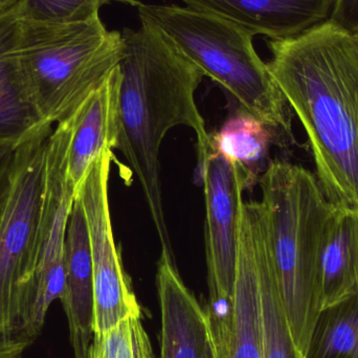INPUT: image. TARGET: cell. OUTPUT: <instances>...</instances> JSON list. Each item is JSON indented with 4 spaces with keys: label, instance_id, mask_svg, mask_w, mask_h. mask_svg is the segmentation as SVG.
<instances>
[{
    "label": "cell",
    "instance_id": "cell-13",
    "mask_svg": "<svg viewBox=\"0 0 358 358\" xmlns=\"http://www.w3.org/2000/svg\"><path fill=\"white\" fill-rule=\"evenodd\" d=\"M64 266V294L60 301L69 322L73 357L88 358L94 336V275L87 221L78 197L67 224Z\"/></svg>",
    "mask_w": 358,
    "mask_h": 358
},
{
    "label": "cell",
    "instance_id": "cell-11",
    "mask_svg": "<svg viewBox=\"0 0 358 358\" xmlns=\"http://www.w3.org/2000/svg\"><path fill=\"white\" fill-rule=\"evenodd\" d=\"M157 288L161 358H215L206 309L183 283L176 263L161 258Z\"/></svg>",
    "mask_w": 358,
    "mask_h": 358
},
{
    "label": "cell",
    "instance_id": "cell-15",
    "mask_svg": "<svg viewBox=\"0 0 358 358\" xmlns=\"http://www.w3.org/2000/svg\"><path fill=\"white\" fill-rule=\"evenodd\" d=\"M358 292V210L334 208L317 266L315 309L340 304Z\"/></svg>",
    "mask_w": 358,
    "mask_h": 358
},
{
    "label": "cell",
    "instance_id": "cell-16",
    "mask_svg": "<svg viewBox=\"0 0 358 358\" xmlns=\"http://www.w3.org/2000/svg\"><path fill=\"white\" fill-rule=\"evenodd\" d=\"M260 286L263 358H305L290 332L271 259L262 204L246 201Z\"/></svg>",
    "mask_w": 358,
    "mask_h": 358
},
{
    "label": "cell",
    "instance_id": "cell-8",
    "mask_svg": "<svg viewBox=\"0 0 358 358\" xmlns=\"http://www.w3.org/2000/svg\"><path fill=\"white\" fill-rule=\"evenodd\" d=\"M73 115L57 124L48 140L45 185L39 225V258L36 273L31 327L39 336L48 309L64 294V250L67 224L76 198L69 178V155L73 136Z\"/></svg>",
    "mask_w": 358,
    "mask_h": 358
},
{
    "label": "cell",
    "instance_id": "cell-6",
    "mask_svg": "<svg viewBox=\"0 0 358 358\" xmlns=\"http://www.w3.org/2000/svg\"><path fill=\"white\" fill-rule=\"evenodd\" d=\"M52 126L40 122L15 146L12 187L0 225V358H23L37 340L31 315Z\"/></svg>",
    "mask_w": 358,
    "mask_h": 358
},
{
    "label": "cell",
    "instance_id": "cell-14",
    "mask_svg": "<svg viewBox=\"0 0 358 358\" xmlns=\"http://www.w3.org/2000/svg\"><path fill=\"white\" fill-rule=\"evenodd\" d=\"M119 65L73 113L69 173L76 193L94 162L106 150L117 149L120 136Z\"/></svg>",
    "mask_w": 358,
    "mask_h": 358
},
{
    "label": "cell",
    "instance_id": "cell-25",
    "mask_svg": "<svg viewBox=\"0 0 358 358\" xmlns=\"http://www.w3.org/2000/svg\"><path fill=\"white\" fill-rule=\"evenodd\" d=\"M128 1H129V6H134V8H138L143 3L141 0H128Z\"/></svg>",
    "mask_w": 358,
    "mask_h": 358
},
{
    "label": "cell",
    "instance_id": "cell-10",
    "mask_svg": "<svg viewBox=\"0 0 358 358\" xmlns=\"http://www.w3.org/2000/svg\"><path fill=\"white\" fill-rule=\"evenodd\" d=\"M215 358H263L260 286L252 225L242 203L233 299L206 307Z\"/></svg>",
    "mask_w": 358,
    "mask_h": 358
},
{
    "label": "cell",
    "instance_id": "cell-26",
    "mask_svg": "<svg viewBox=\"0 0 358 358\" xmlns=\"http://www.w3.org/2000/svg\"><path fill=\"white\" fill-rule=\"evenodd\" d=\"M353 41H355V48H357V50L358 52V35H352Z\"/></svg>",
    "mask_w": 358,
    "mask_h": 358
},
{
    "label": "cell",
    "instance_id": "cell-19",
    "mask_svg": "<svg viewBox=\"0 0 358 358\" xmlns=\"http://www.w3.org/2000/svg\"><path fill=\"white\" fill-rule=\"evenodd\" d=\"M6 41V19L0 17V141L17 143L41 121L21 94L4 60Z\"/></svg>",
    "mask_w": 358,
    "mask_h": 358
},
{
    "label": "cell",
    "instance_id": "cell-2",
    "mask_svg": "<svg viewBox=\"0 0 358 358\" xmlns=\"http://www.w3.org/2000/svg\"><path fill=\"white\" fill-rule=\"evenodd\" d=\"M122 37L117 149L142 185L161 242V258L176 263L164 210L159 149L170 130L185 126L197 136L198 164L208 155L210 134L195 100L204 75L155 27L141 23L138 29H124Z\"/></svg>",
    "mask_w": 358,
    "mask_h": 358
},
{
    "label": "cell",
    "instance_id": "cell-4",
    "mask_svg": "<svg viewBox=\"0 0 358 358\" xmlns=\"http://www.w3.org/2000/svg\"><path fill=\"white\" fill-rule=\"evenodd\" d=\"M259 182L282 305L294 343L305 357L317 317L320 252L334 208L317 178L301 166L271 162Z\"/></svg>",
    "mask_w": 358,
    "mask_h": 358
},
{
    "label": "cell",
    "instance_id": "cell-21",
    "mask_svg": "<svg viewBox=\"0 0 358 358\" xmlns=\"http://www.w3.org/2000/svg\"><path fill=\"white\" fill-rule=\"evenodd\" d=\"M109 2L129 4L128 0H21L6 16L50 22H84L100 17L101 6Z\"/></svg>",
    "mask_w": 358,
    "mask_h": 358
},
{
    "label": "cell",
    "instance_id": "cell-3",
    "mask_svg": "<svg viewBox=\"0 0 358 358\" xmlns=\"http://www.w3.org/2000/svg\"><path fill=\"white\" fill-rule=\"evenodd\" d=\"M4 18V60L41 122L66 121L121 60L122 31L107 29L100 17L71 23Z\"/></svg>",
    "mask_w": 358,
    "mask_h": 358
},
{
    "label": "cell",
    "instance_id": "cell-7",
    "mask_svg": "<svg viewBox=\"0 0 358 358\" xmlns=\"http://www.w3.org/2000/svg\"><path fill=\"white\" fill-rule=\"evenodd\" d=\"M113 153L106 150L94 162L76 197L87 221L94 275V334H102L134 315H142L113 236L108 182Z\"/></svg>",
    "mask_w": 358,
    "mask_h": 358
},
{
    "label": "cell",
    "instance_id": "cell-18",
    "mask_svg": "<svg viewBox=\"0 0 358 358\" xmlns=\"http://www.w3.org/2000/svg\"><path fill=\"white\" fill-rule=\"evenodd\" d=\"M305 358H358V292L317 315Z\"/></svg>",
    "mask_w": 358,
    "mask_h": 358
},
{
    "label": "cell",
    "instance_id": "cell-24",
    "mask_svg": "<svg viewBox=\"0 0 358 358\" xmlns=\"http://www.w3.org/2000/svg\"><path fill=\"white\" fill-rule=\"evenodd\" d=\"M21 0H0V17L10 14Z\"/></svg>",
    "mask_w": 358,
    "mask_h": 358
},
{
    "label": "cell",
    "instance_id": "cell-5",
    "mask_svg": "<svg viewBox=\"0 0 358 358\" xmlns=\"http://www.w3.org/2000/svg\"><path fill=\"white\" fill-rule=\"evenodd\" d=\"M141 23L167 36L204 76L224 88L240 105L273 132L292 138V115L258 52L254 34L210 13L178 4L138 6Z\"/></svg>",
    "mask_w": 358,
    "mask_h": 358
},
{
    "label": "cell",
    "instance_id": "cell-1",
    "mask_svg": "<svg viewBox=\"0 0 358 358\" xmlns=\"http://www.w3.org/2000/svg\"><path fill=\"white\" fill-rule=\"evenodd\" d=\"M266 63L304 127L317 179L334 208L358 210V52L331 19L268 42Z\"/></svg>",
    "mask_w": 358,
    "mask_h": 358
},
{
    "label": "cell",
    "instance_id": "cell-12",
    "mask_svg": "<svg viewBox=\"0 0 358 358\" xmlns=\"http://www.w3.org/2000/svg\"><path fill=\"white\" fill-rule=\"evenodd\" d=\"M185 6L227 19L255 36L288 39L329 19L334 0H182Z\"/></svg>",
    "mask_w": 358,
    "mask_h": 358
},
{
    "label": "cell",
    "instance_id": "cell-20",
    "mask_svg": "<svg viewBox=\"0 0 358 358\" xmlns=\"http://www.w3.org/2000/svg\"><path fill=\"white\" fill-rule=\"evenodd\" d=\"M88 358H157L142 315L120 322L102 334H94Z\"/></svg>",
    "mask_w": 358,
    "mask_h": 358
},
{
    "label": "cell",
    "instance_id": "cell-9",
    "mask_svg": "<svg viewBox=\"0 0 358 358\" xmlns=\"http://www.w3.org/2000/svg\"><path fill=\"white\" fill-rule=\"evenodd\" d=\"M206 198L208 305L231 302L235 286L242 193L248 189L241 167L213 150L198 164Z\"/></svg>",
    "mask_w": 358,
    "mask_h": 358
},
{
    "label": "cell",
    "instance_id": "cell-17",
    "mask_svg": "<svg viewBox=\"0 0 358 358\" xmlns=\"http://www.w3.org/2000/svg\"><path fill=\"white\" fill-rule=\"evenodd\" d=\"M273 138L271 128L240 108L218 131L210 134V149L241 167L252 187L268 166L266 161Z\"/></svg>",
    "mask_w": 358,
    "mask_h": 358
},
{
    "label": "cell",
    "instance_id": "cell-22",
    "mask_svg": "<svg viewBox=\"0 0 358 358\" xmlns=\"http://www.w3.org/2000/svg\"><path fill=\"white\" fill-rule=\"evenodd\" d=\"M15 146L16 143L0 141V225L12 187Z\"/></svg>",
    "mask_w": 358,
    "mask_h": 358
},
{
    "label": "cell",
    "instance_id": "cell-23",
    "mask_svg": "<svg viewBox=\"0 0 358 358\" xmlns=\"http://www.w3.org/2000/svg\"><path fill=\"white\" fill-rule=\"evenodd\" d=\"M329 19L351 35H358V0H334Z\"/></svg>",
    "mask_w": 358,
    "mask_h": 358
}]
</instances>
